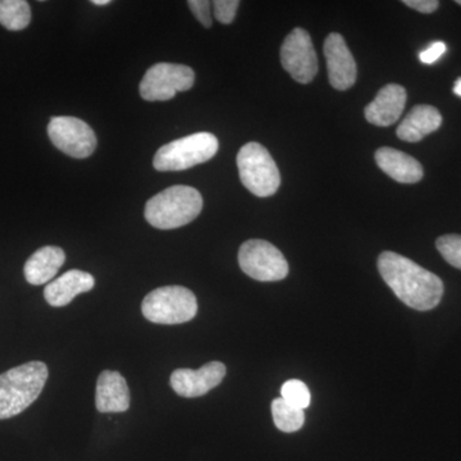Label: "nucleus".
Listing matches in <instances>:
<instances>
[{"label": "nucleus", "mask_w": 461, "mask_h": 461, "mask_svg": "<svg viewBox=\"0 0 461 461\" xmlns=\"http://www.w3.org/2000/svg\"><path fill=\"white\" fill-rule=\"evenodd\" d=\"M281 397L303 411L311 405V391L300 379H290L285 382L281 388Z\"/></svg>", "instance_id": "21"}, {"label": "nucleus", "mask_w": 461, "mask_h": 461, "mask_svg": "<svg viewBox=\"0 0 461 461\" xmlns=\"http://www.w3.org/2000/svg\"><path fill=\"white\" fill-rule=\"evenodd\" d=\"M32 23V9L25 0H0V25L11 32L26 29Z\"/></svg>", "instance_id": "20"}, {"label": "nucleus", "mask_w": 461, "mask_h": 461, "mask_svg": "<svg viewBox=\"0 0 461 461\" xmlns=\"http://www.w3.org/2000/svg\"><path fill=\"white\" fill-rule=\"evenodd\" d=\"M454 93L456 94L457 96L461 98V78L456 81L454 85Z\"/></svg>", "instance_id": "27"}, {"label": "nucleus", "mask_w": 461, "mask_h": 461, "mask_svg": "<svg viewBox=\"0 0 461 461\" xmlns=\"http://www.w3.org/2000/svg\"><path fill=\"white\" fill-rule=\"evenodd\" d=\"M442 115L432 105H415L397 127L400 140L418 142L441 127Z\"/></svg>", "instance_id": "17"}, {"label": "nucleus", "mask_w": 461, "mask_h": 461, "mask_svg": "<svg viewBox=\"0 0 461 461\" xmlns=\"http://www.w3.org/2000/svg\"><path fill=\"white\" fill-rule=\"evenodd\" d=\"M406 104V90L396 84L382 87L371 104L366 105V118L378 127H388L399 120Z\"/></svg>", "instance_id": "13"}, {"label": "nucleus", "mask_w": 461, "mask_h": 461, "mask_svg": "<svg viewBox=\"0 0 461 461\" xmlns=\"http://www.w3.org/2000/svg\"><path fill=\"white\" fill-rule=\"evenodd\" d=\"M47 364L30 362L0 375V420L16 417L39 396L48 381Z\"/></svg>", "instance_id": "2"}, {"label": "nucleus", "mask_w": 461, "mask_h": 461, "mask_svg": "<svg viewBox=\"0 0 461 461\" xmlns=\"http://www.w3.org/2000/svg\"><path fill=\"white\" fill-rule=\"evenodd\" d=\"M378 271L403 304L415 311H430L444 296V282L438 276L393 251L379 256Z\"/></svg>", "instance_id": "1"}, {"label": "nucleus", "mask_w": 461, "mask_h": 461, "mask_svg": "<svg viewBox=\"0 0 461 461\" xmlns=\"http://www.w3.org/2000/svg\"><path fill=\"white\" fill-rule=\"evenodd\" d=\"M272 415L276 427L282 432H296L304 426V411L294 406L293 403L287 402L282 397L273 400Z\"/></svg>", "instance_id": "19"}, {"label": "nucleus", "mask_w": 461, "mask_h": 461, "mask_svg": "<svg viewBox=\"0 0 461 461\" xmlns=\"http://www.w3.org/2000/svg\"><path fill=\"white\" fill-rule=\"evenodd\" d=\"M403 5L409 8L415 9L420 14H430L436 12L439 7V2L437 0H403Z\"/></svg>", "instance_id": "26"}, {"label": "nucleus", "mask_w": 461, "mask_h": 461, "mask_svg": "<svg viewBox=\"0 0 461 461\" xmlns=\"http://www.w3.org/2000/svg\"><path fill=\"white\" fill-rule=\"evenodd\" d=\"M129 386L121 373L104 371L100 373L96 384L95 405L100 412H123L129 411Z\"/></svg>", "instance_id": "14"}, {"label": "nucleus", "mask_w": 461, "mask_h": 461, "mask_svg": "<svg viewBox=\"0 0 461 461\" xmlns=\"http://www.w3.org/2000/svg\"><path fill=\"white\" fill-rule=\"evenodd\" d=\"M281 63L297 83L313 81L318 72V58L311 35L304 29L296 27L288 33L281 47Z\"/></svg>", "instance_id": "10"}, {"label": "nucleus", "mask_w": 461, "mask_h": 461, "mask_svg": "<svg viewBox=\"0 0 461 461\" xmlns=\"http://www.w3.org/2000/svg\"><path fill=\"white\" fill-rule=\"evenodd\" d=\"M226 372V366L220 362L205 364L198 371L177 369L172 373L171 386L182 397L204 396L223 381Z\"/></svg>", "instance_id": "12"}, {"label": "nucleus", "mask_w": 461, "mask_h": 461, "mask_svg": "<svg viewBox=\"0 0 461 461\" xmlns=\"http://www.w3.org/2000/svg\"><path fill=\"white\" fill-rule=\"evenodd\" d=\"M93 5H111V0H93Z\"/></svg>", "instance_id": "28"}, {"label": "nucleus", "mask_w": 461, "mask_h": 461, "mask_svg": "<svg viewBox=\"0 0 461 461\" xmlns=\"http://www.w3.org/2000/svg\"><path fill=\"white\" fill-rule=\"evenodd\" d=\"M330 83L336 90H348L357 81V69L353 54L339 33H330L324 41Z\"/></svg>", "instance_id": "11"}, {"label": "nucleus", "mask_w": 461, "mask_h": 461, "mask_svg": "<svg viewBox=\"0 0 461 461\" xmlns=\"http://www.w3.org/2000/svg\"><path fill=\"white\" fill-rule=\"evenodd\" d=\"M375 163L387 176L400 184H417L423 178V167L414 158L393 148L375 151Z\"/></svg>", "instance_id": "16"}, {"label": "nucleus", "mask_w": 461, "mask_h": 461, "mask_svg": "<svg viewBox=\"0 0 461 461\" xmlns=\"http://www.w3.org/2000/svg\"><path fill=\"white\" fill-rule=\"evenodd\" d=\"M141 312L157 324H181L195 318L198 302L193 291L184 286H165L149 293L142 300Z\"/></svg>", "instance_id": "5"}, {"label": "nucleus", "mask_w": 461, "mask_h": 461, "mask_svg": "<svg viewBox=\"0 0 461 461\" xmlns=\"http://www.w3.org/2000/svg\"><path fill=\"white\" fill-rule=\"evenodd\" d=\"M95 286V280L90 273L72 269L47 285L44 297L54 308L68 305L76 296L87 293Z\"/></svg>", "instance_id": "15"}, {"label": "nucleus", "mask_w": 461, "mask_h": 461, "mask_svg": "<svg viewBox=\"0 0 461 461\" xmlns=\"http://www.w3.org/2000/svg\"><path fill=\"white\" fill-rule=\"evenodd\" d=\"M66 262V254L58 247H44L29 258L25 264V278L33 286L48 284L56 277Z\"/></svg>", "instance_id": "18"}, {"label": "nucleus", "mask_w": 461, "mask_h": 461, "mask_svg": "<svg viewBox=\"0 0 461 461\" xmlns=\"http://www.w3.org/2000/svg\"><path fill=\"white\" fill-rule=\"evenodd\" d=\"M446 51V45L442 41H437L435 44L430 45L426 50L421 51L420 54V62L424 65H432L436 60L444 56Z\"/></svg>", "instance_id": "25"}, {"label": "nucleus", "mask_w": 461, "mask_h": 461, "mask_svg": "<svg viewBox=\"0 0 461 461\" xmlns=\"http://www.w3.org/2000/svg\"><path fill=\"white\" fill-rule=\"evenodd\" d=\"M213 5L215 18L224 25L232 23L239 9V0H215Z\"/></svg>", "instance_id": "23"}, {"label": "nucleus", "mask_w": 461, "mask_h": 461, "mask_svg": "<svg viewBox=\"0 0 461 461\" xmlns=\"http://www.w3.org/2000/svg\"><path fill=\"white\" fill-rule=\"evenodd\" d=\"M194 83L195 74L189 66L158 63L142 77L140 95L148 102H166L181 91L190 90Z\"/></svg>", "instance_id": "8"}, {"label": "nucleus", "mask_w": 461, "mask_h": 461, "mask_svg": "<svg viewBox=\"0 0 461 461\" xmlns=\"http://www.w3.org/2000/svg\"><path fill=\"white\" fill-rule=\"evenodd\" d=\"M217 138L211 132H196L163 145L154 156L157 171H185L208 162L217 154Z\"/></svg>", "instance_id": "4"}, {"label": "nucleus", "mask_w": 461, "mask_h": 461, "mask_svg": "<svg viewBox=\"0 0 461 461\" xmlns=\"http://www.w3.org/2000/svg\"><path fill=\"white\" fill-rule=\"evenodd\" d=\"M48 135L54 147L77 159L90 157L98 145L95 132L89 124L76 117L51 118Z\"/></svg>", "instance_id": "9"}, {"label": "nucleus", "mask_w": 461, "mask_h": 461, "mask_svg": "<svg viewBox=\"0 0 461 461\" xmlns=\"http://www.w3.org/2000/svg\"><path fill=\"white\" fill-rule=\"evenodd\" d=\"M187 5H189L194 16L196 17V20H198L203 26H212L213 21H212L211 2H208V0H190V2H187Z\"/></svg>", "instance_id": "24"}, {"label": "nucleus", "mask_w": 461, "mask_h": 461, "mask_svg": "<svg viewBox=\"0 0 461 461\" xmlns=\"http://www.w3.org/2000/svg\"><path fill=\"white\" fill-rule=\"evenodd\" d=\"M457 5H461V0H456Z\"/></svg>", "instance_id": "29"}, {"label": "nucleus", "mask_w": 461, "mask_h": 461, "mask_svg": "<svg viewBox=\"0 0 461 461\" xmlns=\"http://www.w3.org/2000/svg\"><path fill=\"white\" fill-rule=\"evenodd\" d=\"M437 250L455 268L461 269V235H445L437 239Z\"/></svg>", "instance_id": "22"}, {"label": "nucleus", "mask_w": 461, "mask_h": 461, "mask_svg": "<svg viewBox=\"0 0 461 461\" xmlns=\"http://www.w3.org/2000/svg\"><path fill=\"white\" fill-rule=\"evenodd\" d=\"M202 209V194L194 187L177 185L149 199L144 214L156 229L175 230L193 222Z\"/></svg>", "instance_id": "3"}, {"label": "nucleus", "mask_w": 461, "mask_h": 461, "mask_svg": "<svg viewBox=\"0 0 461 461\" xmlns=\"http://www.w3.org/2000/svg\"><path fill=\"white\" fill-rule=\"evenodd\" d=\"M238 167L242 185L259 198L277 193L281 175L269 151L259 142H248L240 149Z\"/></svg>", "instance_id": "6"}, {"label": "nucleus", "mask_w": 461, "mask_h": 461, "mask_svg": "<svg viewBox=\"0 0 461 461\" xmlns=\"http://www.w3.org/2000/svg\"><path fill=\"white\" fill-rule=\"evenodd\" d=\"M239 264L245 275L259 282L281 281L288 275L286 258L264 240L244 242L239 250Z\"/></svg>", "instance_id": "7"}]
</instances>
